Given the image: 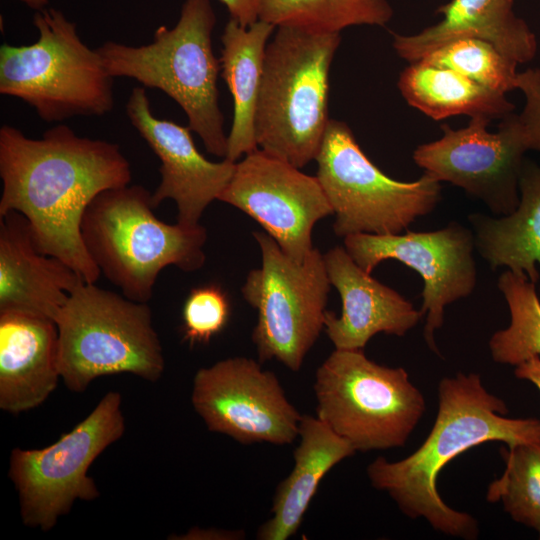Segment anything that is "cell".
Instances as JSON below:
<instances>
[{"instance_id":"1","label":"cell","mask_w":540,"mask_h":540,"mask_svg":"<svg viewBox=\"0 0 540 540\" xmlns=\"http://www.w3.org/2000/svg\"><path fill=\"white\" fill-rule=\"evenodd\" d=\"M0 216L18 212L28 221L38 250L71 266L85 282L100 271L81 235L85 210L101 192L129 185L130 163L118 144L81 137L58 124L41 138L0 128Z\"/></svg>"},{"instance_id":"2","label":"cell","mask_w":540,"mask_h":540,"mask_svg":"<svg viewBox=\"0 0 540 540\" xmlns=\"http://www.w3.org/2000/svg\"><path fill=\"white\" fill-rule=\"evenodd\" d=\"M505 402L491 394L476 373H458L438 384V411L422 445L407 457L390 462L378 457L367 467L371 485L387 492L403 514L424 518L436 531L476 539L478 523L441 498L437 480L452 459L479 444L507 446L540 442V420L508 418Z\"/></svg>"},{"instance_id":"3","label":"cell","mask_w":540,"mask_h":540,"mask_svg":"<svg viewBox=\"0 0 540 540\" xmlns=\"http://www.w3.org/2000/svg\"><path fill=\"white\" fill-rule=\"evenodd\" d=\"M216 20L210 0H185L176 25L159 26L151 43L106 41L96 50L113 78L134 79L172 98L207 152L225 158L228 135L217 87L221 68L212 45Z\"/></svg>"},{"instance_id":"4","label":"cell","mask_w":540,"mask_h":540,"mask_svg":"<svg viewBox=\"0 0 540 540\" xmlns=\"http://www.w3.org/2000/svg\"><path fill=\"white\" fill-rule=\"evenodd\" d=\"M152 192L142 185L107 189L88 205L81 222L86 250L122 295L148 303L167 266L199 270L205 263L206 229L166 223L154 213Z\"/></svg>"},{"instance_id":"5","label":"cell","mask_w":540,"mask_h":540,"mask_svg":"<svg viewBox=\"0 0 540 540\" xmlns=\"http://www.w3.org/2000/svg\"><path fill=\"white\" fill-rule=\"evenodd\" d=\"M340 33L276 27L255 114L258 148L297 168L315 160L328 122L330 67Z\"/></svg>"},{"instance_id":"6","label":"cell","mask_w":540,"mask_h":540,"mask_svg":"<svg viewBox=\"0 0 540 540\" xmlns=\"http://www.w3.org/2000/svg\"><path fill=\"white\" fill-rule=\"evenodd\" d=\"M33 24L34 43L0 47V94L22 100L46 122L111 112L113 77L76 24L55 8L36 11Z\"/></svg>"},{"instance_id":"7","label":"cell","mask_w":540,"mask_h":540,"mask_svg":"<svg viewBox=\"0 0 540 540\" xmlns=\"http://www.w3.org/2000/svg\"><path fill=\"white\" fill-rule=\"evenodd\" d=\"M59 372L65 386L84 392L98 377L129 373L155 382L165 360L148 303L82 282L59 310Z\"/></svg>"},{"instance_id":"8","label":"cell","mask_w":540,"mask_h":540,"mask_svg":"<svg viewBox=\"0 0 540 540\" xmlns=\"http://www.w3.org/2000/svg\"><path fill=\"white\" fill-rule=\"evenodd\" d=\"M313 389L316 417L360 452L404 446L426 409L404 368L379 365L363 350L335 349Z\"/></svg>"},{"instance_id":"9","label":"cell","mask_w":540,"mask_h":540,"mask_svg":"<svg viewBox=\"0 0 540 540\" xmlns=\"http://www.w3.org/2000/svg\"><path fill=\"white\" fill-rule=\"evenodd\" d=\"M318 178L335 215L334 233L400 234L432 212L441 184L425 173L412 182L382 172L362 151L349 126L330 119L315 158Z\"/></svg>"},{"instance_id":"10","label":"cell","mask_w":540,"mask_h":540,"mask_svg":"<svg viewBox=\"0 0 540 540\" xmlns=\"http://www.w3.org/2000/svg\"><path fill=\"white\" fill-rule=\"evenodd\" d=\"M253 236L262 264L248 273L242 287L244 299L258 312L252 341L259 362L275 359L298 371L324 328L331 286L324 257L313 248L297 262L268 234Z\"/></svg>"},{"instance_id":"11","label":"cell","mask_w":540,"mask_h":540,"mask_svg":"<svg viewBox=\"0 0 540 540\" xmlns=\"http://www.w3.org/2000/svg\"><path fill=\"white\" fill-rule=\"evenodd\" d=\"M124 432L121 395L110 391L83 421L50 446L14 448L9 477L18 491L23 523L48 531L59 517L70 512L76 500L99 497L87 471Z\"/></svg>"},{"instance_id":"12","label":"cell","mask_w":540,"mask_h":540,"mask_svg":"<svg viewBox=\"0 0 540 540\" xmlns=\"http://www.w3.org/2000/svg\"><path fill=\"white\" fill-rule=\"evenodd\" d=\"M492 119L471 117L468 125H443L441 138L419 145L414 162L439 182H449L483 201L497 215L512 213L519 203V179L528 151L516 114L504 117L497 132Z\"/></svg>"},{"instance_id":"13","label":"cell","mask_w":540,"mask_h":540,"mask_svg":"<svg viewBox=\"0 0 540 540\" xmlns=\"http://www.w3.org/2000/svg\"><path fill=\"white\" fill-rule=\"evenodd\" d=\"M191 402L208 430L242 444L287 445L298 437L302 415L276 375L250 358H226L199 369Z\"/></svg>"},{"instance_id":"14","label":"cell","mask_w":540,"mask_h":540,"mask_svg":"<svg viewBox=\"0 0 540 540\" xmlns=\"http://www.w3.org/2000/svg\"><path fill=\"white\" fill-rule=\"evenodd\" d=\"M345 249L367 273L387 259H395L417 271L424 282L423 303L426 315L424 338L438 353L435 330L442 327L445 307L469 296L477 282L473 250V231L451 222L429 232L405 234L356 233L344 237Z\"/></svg>"},{"instance_id":"15","label":"cell","mask_w":540,"mask_h":540,"mask_svg":"<svg viewBox=\"0 0 540 540\" xmlns=\"http://www.w3.org/2000/svg\"><path fill=\"white\" fill-rule=\"evenodd\" d=\"M258 222L297 262L314 248L312 230L332 207L316 176L258 148L236 162L218 197Z\"/></svg>"},{"instance_id":"16","label":"cell","mask_w":540,"mask_h":540,"mask_svg":"<svg viewBox=\"0 0 540 540\" xmlns=\"http://www.w3.org/2000/svg\"><path fill=\"white\" fill-rule=\"evenodd\" d=\"M126 114L161 163V180L152 192L154 208L171 199L177 207L178 223L199 224L205 209L212 201L218 200L229 183L236 162L227 158L213 162L205 158L197 149L188 126L153 114L143 86L132 89L126 103Z\"/></svg>"},{"instance_id":"17","label":"cell","mask_w":540,"mask_h":540,"mask_svg":"<svg viewBox=\"0 0 540 540\" xmlns=\"http://www.w3.org/2000/svg\"><path fill=\"white\" fill-rule=\"evenodd\" d=\"M323 257L330 283L342 301L339 317L325 313L324 329L335 349L363 350L378 333L404 336L424 316L358 266L345 247L331 248Z\"/></svg>"},{"instance_id":"18","label":"cell","mask_w":540,"mask_h":540,"mask_svg":"<svg viewBox=\"0 0 540 540\" xmlns=\"http://www.w3.org/2000/svg\"><path fill=\"white\" fill-rule=\"evenodd\" d=\"M82 282L71 266L38 250L22 214L0 216V311L28 312L55 321Z\"/></svg>"},{"instance_id":"19","label":"cell","mask_w":540,"mask_h":540,"mask_svg":"<svg viewBox=\"0 0 540 540\" xmlns=\"http://www.w3.org/2000/svg\"><path fill=\"white\" fill-rule=\"evenodd\" d=\"M54 320L22 311H0V408L18 414L41 405L59 372Z\"/></svg>"},{"instance_id":"20","label":"cell","mask_w":540,"mask_h":540,"mask_svg":"<svg viewBox=\"0 0 540 540\" xmlns=\"http://www.w3.org/2000/svg\"><path fill=\"white\" fill-rule=\"evenodd\" d=\"M514 0H450L436 10L442 19L419 33H393V48L413 63L441 46L462 38H476L494 45L502 54L523 64L537 53V39L513 10Z\"/></svg>"},{"instance_id":"21","label":"cell","mask_w":540,"mask_h":540,"mask_svg":"<svg viewBox=\"0 0 540 540\" xmlns=\"http://www.w3.org/2000/svg\"><path fill=\"white\" fill-rule=\"evenodd\" d=\"M298 437L293 469L276 488L272 517L258 528V540H287L295 535L323 477L356 452L346 440L311 415H302Z\"/></svg>"},{"instance_id":"22","label":"cell","mask_w":540,"mask_h":540,"mask_svg":"<svg viewBox=\"0 0 540 540\" xmlns=\"http://www.w3.org/2000/svg\"><path fill=\"white\" fill-rule=\"evenodd\" d=\"M475 247L492 269L505 266L525 274L532 282L540 279V166L524 160L519 179V203L500 218L481 213L468 216Z\"/></svg>"},{"instance_id":"23","label":"cell","mask_w":540,"mask_h":540,"mask_svg":"<svg viewBox=\"0 0 540 540\" xmlns=\"http://www.w3.org/2000/svg\"><path fill=\"white\" fill-rule=\"evenodd\" d=\"M275 29L274 25L260 19L244 27L229 18L221 36V75L232 95L234 106L225 158L233 162L258 149L255 114L265 50Z\"/></svg>"},{"instance_id":"24","label":"cell","mask_w":540,"mask_h":540,"mask_svg":"<svg viewBox=\"0 0 540 540\" xmlns=\"http://www.w3.org/2000/svg\"><path fill=\"white\" fill-rule=\"evenodd\" d=\"M397 86L410 106L434 120L457 115L503 119L515 108L506 94L424 61L410 63L400 73Z\"/></svg>"},{"instance_id":"25","label":"cell","mask_w":540,"mask_h":540,"mask_svg":"<svg viewBox=\"0 0 540 540\" xmlns=\"http://www.w3.org/2000/svg\"><path fill=\"white\" fill-rule=\"evenodd\" d=\"M393 17L389 0H262L259 19L275 27L340 33L359 25L385 27Z\"/></svg>"},{"instance_id":"26","label":"cell","mask_w":540,"mask_h":540,"mask_svg":"<svg viewBox=\"0 0 540 540\" xmlns=\"http://www.w3.org/2000/svg\"><path fill=\"white\" fill-rule=\"evenodd\" d=\"M497 286L507 302L510 324L490 338L492 359L518 366L531 358H540V299L536 283L525 274L508 269L499 276Z\"/></svg>"},{"instance_id":"27","label":"cell","mask_w":540,"mask_h":540,"mask_svg":"<svg viewBox=\"0 0 540 540\" xmlns=\"http://www.w3.org/2000/svg\"><path fill=\"white\" fill-rule=\"evenodd\" d=\"M505 461L501 477L487 489L489 502H502L510 517L540 532V442L500 450Z\"/></svg>"},{"instance_id":"28","label":"cell","mask_w":540,"mask_h":540,"mask_svg":"<svg viewBox=\"0 0 540 540\" xmlns=\"http://www.w3.org/2000/svg\"><path fill=\"white\" fill-rule=\"evenodd\" d=\"M419 61L451 69L499 93L506 94L516 89L518 64L481 39L452 41Z\"/></svg>"},{"instance_id":"29","label":"cell","mask_w":540,"mask_h":540,"mask_svg":"<svg viewBox=\"0 0 540 540\" xmlns=\"http://www.w3.org/2000/svg\"><path fill=\"white\" fill-rule=\"evenodd\" d=\"M230 302L215 284L192 289L182 310L184 340L193 344L208 343L227 325Z\"/></svg>"},{"instance_id":"30","label":"cell","mask_w":540,"mask_h":540,"mask_svg":"<svg viewBox=\"0 0 540 540\" xmlns=\"http://www.w3.org/2000/svg\"><path fill=\"white\" fill-rule=\"evenodd\" d=\"M516 89L525 98V104L518 119L522 127L528 150L540 152V69L528 68L518 72Z\"/></svg>"},{"instance_id":"31","label":"cell","mask_w":540,"mask_h":540,"mask_svg":"<svg viewBox=\"0 0 540 540\" xmlns=\"http://www.w3.org/2000/svg\"><path fill=\"white\" fill-rule=\"evenodd\" d=\"M227 9L230 19L248 27L259 20L262 0H219Z\"/></svg>"},{"instance_id":"32","label":"cell","mask_w":540,"mask_h":540,"mask_svg":"<svg viewBox=\"0 0 540 540\" xmlns=\"http://www.w3.org/2000/svg\"><path fill=\"white\" fill-rule=\"evenodd\" d=\"M186 537H182L181 539H242L245 537V534L243 531H228V530H219V529H191L190 532H188Z\"/></svg>"},{"instance_id":"33","label":"cell","mask_w":540,"mask_h":540,"mask_svg":"<svg viewBox=\"0 0 540 540\" xmlns=\"http://www.w3.org/2000/svg\"><path fill=\"white\" fill-rule=\"evenodd\" d=\"M515 376L532 383L540 392V358L534 357L516 366Z\"/></svg>"},{"instance_id":"34","label":"cell","mask_w":540,"mask_h":540,"mask_svg":"<svg viewBox=\"0 0 540 540\" xmlns=\"http://www.w3.org/2000/svg\"><path fill=\"white\" fill-rule=\"evenodd\" d=\"M35 12L48 8L49 0H19Z\"/></svg>"},{"instance_id":"35","label":"cell","mask_w":540,"mask_h":540,"mask_svg":"<svg viewBox=\"0 0 540 540\" xmlns=\"http://www.w3.org/2000/svg\"><path fill=\"white\" fill-rule=\"evenodd\" d=\"M539 538H540V532H539Z\"/></svg>"}]
</instances>
